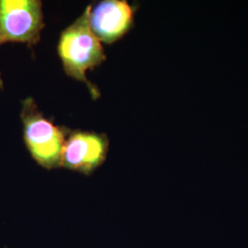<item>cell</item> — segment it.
<instances>
[{"label": "cell", "instance_id": "cell-1", "mask_svg": "<svg viewBox=\"0 0 248 248\" xmlns=\"http://www.w3.org/2000/svg\"><path fill=\"white\" fill-rule=\"evenodd\" d=\"M89 9L90 5L62 30L57 44V53L66 76L84 83L92 98L97 100L100 98V91L87 78V72L100 65L107 57L101 42L89 25Z\"/></svg>", "mask_w": 248, "mask_h": 248}, {"label": "cell", "instance_id": "cell-2", "mask_svg": "<svg viewBox=\"0 0 248 248\" xmlns=\"http://www.w3.org/2000/svg\"><path fill=\"white\" fill-rule=\"evenodd\" d=\"M20 120L23 142L31 158L47 170L61 168L62 149L70 129L45 117L31 97L21 101Z\"/></svg>", "mask_w": 248, "mask_h": 248}, {"label": "cell", "instance_id": "cell-3", "mask_svg": "<svg viewBox=\"0 0 248 248\" xmlns=\"http://www.w3.org/2000/svg\"><path fill=\"white\" fill-rule=\"evenodd\" d=\"M43 2L40 0H0V47L23 44L32 49L45 28ZM4 82L0 75V90Z\"/></svg>", "mask_w": 248, "mask_h": 248}, {"label": "cell", "instance_id": "cell-4", "mask_svg": "<svg viewBox=\"0 0 248 248\" xmlns=\"http://www.w3.org/2000/svg\"><path fill=\"white\" fill-rule=\"evenodd\" d=\"M108 147L105 133L69 130L62 149L61 168L90 176L106 161Z\"/></svg>", "mask_w": 248, "mask_h": 248}, {"label": "cell", "instance_id": "cell-5", "mask_svg": "<svg viewBox=\"0 0 248 248\" xmlns=\"http://www.w3.org/2000/svg\"><path fill=\"white\" fill-rule=\"evenodd\" d=\"M137 9L126 0L100 1L90 5L89 25L101 43L115 44L133 29Z\"/></svg>", "mask_w": 248, "mask_h": 248}]
</instances>
